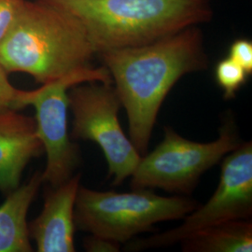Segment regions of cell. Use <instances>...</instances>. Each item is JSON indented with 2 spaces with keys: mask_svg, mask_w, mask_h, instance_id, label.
<instances>
[{
  "mask_svg": "<svg viewBox=\"0 0 252 252\" xmlns=\"http://www.w3.org/2000/svg\"><path fill=\"white\" fill-rule=\"evenodd\" d=\"M126 109L129 138L147 153L162 103L176 83L189 73L207 69L201 29L193 26L146 45L98 54Z\"/></svg>",
  "mask_w": 252,
  "mask_h": 252,
  "instance_id": "cell-1",
  "label": "cell"
},
{
  "mask_svg": "<svg viewBox=\"0 0 252 252\" xmlns=\"http://www.w3.org/2000/svg\"><path fill=\"white\" fill-rule=\"evenodd\" d=\"M62 9L86 31L96 54L146 45L213 16L212 0H39Z\"/></svg>",
  "mask_w": 252,
  "mask_h": 252,
  "instance_id": "cell-2",
  "label": "cell"
},
{
  "mask_svg": "<svg viewBox=\"0 0 252 252\" xmlns=\"http://www.w3.org/2000/svg\"><path fill=\"white\" fill-rule=\"evenodd\" d=\"M97 55L81 24L45 2L27 1L0 43V63L45 84L81 72Z\"/></svg>",
  "mask_w": 252,
  "mask_h": 252,
  "instance_id": "cell-3",
  "label": "cell"
},
{
  "mask_svg": "<svg viewBox=\"0 0 252 252\" xmlns=\"http://www.w3.org/2000/svg\"><path fill=\"white\" fill-rule=\"evenodd\" d=\"M198 206L188 197L161 196L149 189L117 192L80 185L74 220L81 231L126 244L136 234L153 231L156 223L182 220Z\"/></svg>",
  "mask_w": 252,
  "mask_h": 252,
  "instance_id": "cell-4",
  "label": "cell"
},
{
  "mask_svg": "<svg viewBox=\"0 0 252 252\" xmlns=\"http://www.w3.org/2000/svg\"><path fill=\"white\" fill-rule=\"evenodd\" d=\"M162 142L141 157L131 176L133 189H161L189 194L200 178L242 143L233 115H227L214 141L202 143L184 138L169 126Z\"/></svg>",
  "mask_w": 252,
  "mask_h": 252,
  "instance_id": "cell-5",
  "label": "cell"
},
{
  "mask_svg": "<svg viewBox=\"0 0 252 252\" xmlns=\"http://www.w3.org/2000/svg\"><path fill=\"white\" fill-rule=\"evenodd\" d=\"M87 81L112 83L108 69L91 67L81 72L42 84L36 90L24 91L22 108H35L36 134L46 153L47 162L42 172L43 183L57 187L69 180L81 163V153L68 131V90Z\"/></svg>",
  "mask_w": 252,
  "mask_h": 252,
  "instance_id": "cell-6",
  "label": "cell"
},
{
  "mask_svg": "<svg viewBox=\"0 0 252 252\" xmlns=\"http://www.w3.org/2000/svg\"><path fill=\"white\" fill-rule=\"evenodd\" d=\"M111 84L87 81L68 90L73 115L70 137L99 146L108 163V178L118 186L131 178L142 156L121 126L118 114L123 107Z\"/></svg>",
  "mask_w": 252,
  "mask_h": 252,
  "instance_id": "cell-7",
  "label": "cell"
},
{
  "mask_svg": "<svg viewBox=\"0 0 252 252\" xmlns=\"http://www.w3.org/2000/svg\"><path fill=\"white\" fill-rule=\"evenodd\" d=\"M252 216V143L242 142L222 159L215 192L204 206L184 217L180 226L161 234L130 240L126 252H140L180 244L193 234L230 220Z\"/></svg>",
  "mask_w": 252,
  "mask_h": 252,
  "instance_id": "cell-8",
  "label": "cell"
},
{
  "mask_svg": "<svg viewBox=\"0 0 252 252\" xmlns=\"http://www.w3.org/2000/svg\"><path fill=\"white\" fill-rule=\"evenodd\" d=\"M81 174L57 187H51L44 197L40 214L28 224L30 238L38 252H74V209Z\"/></svg>",
  "mask_w": 252,
  "mask_h": 252,
  "instance_id": "cell-9",
  "label": "cell"
},
{
  "mask_svg": "<svg viewBox=\"0 0 252 252\" xmlns=\"http://www.w3.org/2000/svg\"><path fill=\"white\" fill-rule=\"evenodd\" d=\"M43 153L34 117L18 110L0 114V191L7 195L17 189L27 164Z\"/></svg>",
  "mask_w": 252,
  "mask_h": 252,
  "instance_id": "cell-10",
  "label": "cell"
},
{
  "mask_svg": "<svg viewBox=\"0 0 252 252\" xmlns=\"http://www.w3.org/2000/svg\"><path fill=\"white\" fill-rule=\"evenodd\" d=\"M42 183V172L37 171L7 194L0 206V252H33L27 213Z\"/></svg>",
  "mask_w": 252,
  "mask_h": 252,
  "instance_id": "cell-11",
  "label": "cell"
},
{
  "mask_svg": "<svg viewBox=\"0 0 252 252\" xmlns=\"http://www.w3.org/2000/svg\"><path fill=\"white\" fill-rule=\"evenodd\" d=\"M180 244L184 252H252V219L212 226Z\"/></svg>",
  "mask_w": 252,
  "mask_h": 252,
  "instance_id": "cell-12",
  "label": "cell"
},
{
  "mask_svg": "<svg viewBox=\"0 0 252 252\" xmlns=\"http://www.w3.org/2000/svg\"><path fill=\"white\" fill-rule=\"evenodd\" d=\"M248 76L249 74L230 57L220 60L215 67V79L225 100L235 98L236 93L246 83Z\"/></svg>",
  "mask_w": 252,
  "mask_h": 252,
  "instance_id": "cell-13",
  "label": "cell"
},
{
  "mask_svg": "<svg viewBox=\"0 0 252 252\" xmlns=\"http://www.w3.org/2000/svg\"><path fill=\"white\" fill-rule=\"evenodd\" d=\"M24 91L15 88L9 81L8 72L0 63V114L22 109L21 98Z\"/></svg>",
  "mask_w": 252,
  "mask_h": 252,
  "instance_id": "cell-14",
  "label": "cell"
},
{
  "mask_svg": "<svg viewBox=\"0 0 252 252\" xmlns=\"http://www.w3.org/2000/svg\"><path fill=\"white\" fill-rule=\"evenodd\" d=\"M26 0H0V43L8 35Z\"/></svg>",
  "mask_w": 252,
  "mask_h": 252,
  "instance_id": "cell-15",
  "label": "cell"
},
{
  "mask_svg": "<svg viewBox=\"0 0 252 252\" xmlns=\"http://www.w3.org/2000/svg\"><path fill=\"white\" fill-rule=\"evenodd\" d=\"M229 57L249 75L252 73V42L246 38L234 40L229 49Z\"/></svg>",
  "mask_w": 252,
  "mask_h": 252,
  "instance_id": "cell-16",
  "label": "cell"
},
{
  "mask_svg": "<svg viewBox=\"0 0 252 252\" xmlns=\"http://www.w3.org/2000/svg\"><path fill=\"white\" fill-rule=\"evenodd\" d=\"M83 247L88 252H119L121 251V244L94 234H91L83 240Z\"/></svg>",
  "mask_w": 252,
  "mask_h": 252,
  "instance_id": "cell-17",
  "label": "cell"
}]
</instances>
